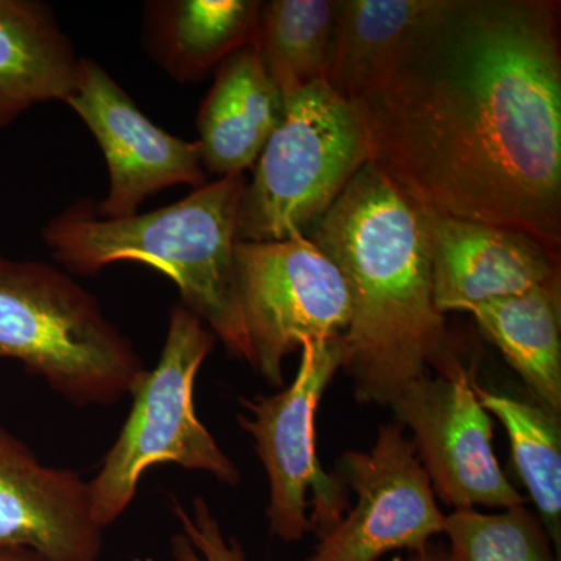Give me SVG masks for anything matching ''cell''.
<instances>
[{
    "label": "cell",
    "instance_id": "6da1fadb",
    "mask_svg": "<svg viewBox=\"0 0 561 561\" xmlns=\"http://www.w3.org/2000/svg\"><path fill=\"white\" fill-rule=\"evenodd\" d=\"M368 162L434 216L561 250V3L438 0L351 103Z\"/></svg>",
    "mask_w": 561,
    "mask_h": 561
},
{
    "label": "cell",
    "instance_id": "7a4b0ae2",
    "mask_svg": "<svg viewBox=\"0 0 561 561\" xmlns=\"http://www.w3.org/2000/svg\"><path fill=\"white\" fill-rule=\"evenodd\" d=\"M308 238L348 287L342 370L360 404L389 408L430 370L463 367L435 306L427 213L375 165L360 168Z\"/></svg>",
    "mask_w": 561,
    "mask_h": 561
},
{
    "label": "cell",
    "instance_id": "3957f363",
    "mask_svg": "<svg viewBox=\"0 0 561 561\" xmlns=\"http://www.w3.org/2000/svg\"><path fill=\"white\" fill-rule=\"evenodd\" d=\"M245 186V173H236L165 208L124 219H103L91 206H72L47 224L43 239L58 264L81 275L116 262H139L164 273L179 287L181 305L232 356L251 365L236 273Z\"/></svg>",
    "mask_w": 561,
    "mask_h": 561
},
{
    "label": "cell",
    "instance_id": "277c9868",
    "mask_svg": "<svg viewBox=\"0 0 561 561\" xmlns=\"http://www.w3.org/2000/svg\"><path fill=\"white\" fill-rule=\"evenodd\" d=\"M0 359L20 360L79 408L124 400L147 370L90 291L49 264L3 254Z\"/></svg>",
    "mask_w": 561,
    "mask_h": 561
},
{
    "label": "cell",
    "instance_id": "5b68a950",
    "mask_svg": "<svg viewBox=\"0 0 561 561\" xmlns=\"http://www.w3.org/2000/svg\"><path fill=\"white\" fill-rule=\"evenodd\" d=\"M213 332L190 309L175 306L160 360L130 391L131 411L101 470L88 482L92 518L105 530L130 507L151 467L175 463L239 485L241 472L195 412V378L214 348Z\"/></svg>",
    "mask_w": 561,
    "mask_h": 561
},
{
    "label": "cell",
    "instance_id": "8992f818",
    "mask_svg": "<svg viewBox=\"0 0 561 561\" xmlns=\"http://www.w3.org/2000/svg\"><path fill=\"white\" fill-rule=\"evenodd\" d=\"M367 162L364 128L350 102L327 81L294 92L247 181L238 241L308 236Z\"/></svg>",
    "mask_w": 561,
    "mask_h": 561
},
{
    "label": "cell",
    "instance_id": "52a82bcc",
    "mask_svg": "<svg viewBox=\"0 0 561 561\" xmlns=\"http://www.w3.org/2000/svg\"><path fill=\"white\" fill-rule=\"evenodd\" d=\"M300 351L294 382L271 397L242 400L249 415L238 416L267 472L268 530L286 542L300 541L309 531L319 538L350 508L346 483L321 467L316 435L321 398L342 370V341L308 342Z\"/></svg>",
    "mask_w": 561,
    "mask_h": 561
},
{
    "label": "cell",
    "instance_id": "ba28073f",
    "mask_svg": "<svg viewBox=\"0 0 561 561\" xmlns=\"http://www.w3.org/2000/svg\"><path fill=\"white\" fill-rule=\"evenodd\" d=\"M239 301L251 367L271 387L284 386V359L308 342L331 341L348 330L345 278L308 238L236 243Z\"/></svg>",
    "mask_w": 561,
    "mask_h": 561
},
{
    "label": "cell",
    "instance_id": "9c48e42d",
    "mask_svg": "<svg viewBox=\"0 0 561 561\" xmlns=\"http://www.w3.org/2000/svg\"><path fill=\"white\" fill-rule=\"evenodd\" d=\"M337 474L356 504L320 535L305 561H378L416 552L445 534V519L412 438L398 421L381 426L370 451H346Z\"/></svg>",
    "mask_w": 561,
    "mask_h": 561
},
{
    "label": "cell",
    "instance_id": "30bf717a",
    "mask_svg": "<svg viewBox=\"0 0 561 561\" xmlns=\"http://www.w3.org/2000/svg\"><path fill=\"white\" fill-rule=\"evenodd\" d=\"M476 375H427L398 394L389 408L412 442L434 493L454 511L526 505L505 478L493 448V424L474 391Z\"/></svg>",
    "mask_w": 561,
    "mask_h": 561
},
{
    "label": "cell",
    "instance_id": "8fae6325",
    "mask_svg": "<svg viewBox=\"0 0 561 561\" xmlns=\"http://www.w3.org/2000/svg\"><path fill=\"white\" fill-rule=\"evenodd\" d=\"M65 103L90 128L108 165V195L98 208L103 219L135 216L147 197L168 187L205 184L197 140L157 127L98 62L80 58Z\"/></svg>",
    "mask_w": 561,
    "mask_h": 561
},
{
    "label": "cell",
    "instance_id": "7c38bea8",
    "mask_svg": "<svg viewBox=\"0 0 561 561\" xmlns=\"http://www.w3.org/2000/svg\"><path fill=\"white\" fill-rule=\"evenodd\" d=\"M427 232L435 306L445 316L561 279L560 254L526 232L430 213Z\"/></svg>",
    "mask_w": 561,
    "mask_h": 561
},
{
    "label": "cell",
    "instance_id": "4fadbf2b",
    "mask_svg": "<svg viewBox=\"0 0 561 561\" xmlns=\"http://www.w3.org/2000/svg\"><path fill=\"white\" fill-rule=\"evenodd\" d=\"M0 542L58 561H99L103 530L79 472L47 467L0 426Z\"/></svg>",
    "mask_w": 561,
    "mask_h": 561
},
{
    "label": "cell",
    "instance_id": "5bb4252c",
    "mask_svg": "<svg viewBox=\"0 0 561 561\" xmlns=\"http://www.w3.org/2000/svg\"><path fill=\"white\" fill-rule=\"evenodd\" d=\"M284 114V95L268 79L253 47L230 55L197 117L206 173L224 176L253 168Z\"/></svg>",
    "mask_w": 561,
    "mask_h": 561
},
{
    "label": "cell",
    "instance_id": "9a60e30c",
    "mask_svg": "<svg viewBox=\"0 0 561 561\" xmlns=\"http://www.w3.org/2000/svg\"><path fill=\"white\" fill-rule=\"evenodd\" d=\"M80 58L49 7L0 0V128L47 102H66Z\"/></svg>",
    "mask_w": 561,
    "mask_h": 561
},
{
    "label": "cell",
    "instance_id": "2e32d148",
    "mask_svg": "<svg viewBox=\"0 0 561 561\" xmlns=\"http://www.w3.org/2000/svg\"><path fill=\"white\" fill-rule=\"evenodd\" d=\"M262 2L162 0L149 3L151 55L173 79L195 81L250 46Z\"/></svg>",
    "mask_w": 561,
    "mask_h": 561
},
{
    "label": "cell",
    "instance_id": "e0dca14e",
    "mask_svg": "<svg viewBox=\"0 0 561 561\" xmlns=\"http://www.w3.org/2000/svg\"><path fill=\"white\" fill-rule=\"evenodd\" d=\"M479 331L518 373L531 401L561 415V279L476 306Z\"/></svg>",
    "mask_w": 561,
    "mask_h": 561
},
{
    "label": "cell",
    "instance_id": "ac0fdd59",
    "mask_svg": "<svg viewBox=\"0 0 561 561\" xmlns=\"http://www.w3.org/2000/svg\"><path fill=\"white\" fill-rule=\"evenodd\" d=\"M438 0H339L327 83L346 102L378 88Z\"/></svg>",
    "mask_w": 561,
    "mask_h": 561
},
{
    "label": "cell",
    "instance_id": "d6986e66",
    "mask_svg": "<svg viewBox=\"0 0 561 561\" xmlns=\"http://www.w3.org/2000/svg\"><path fill=\"white\" fill-rule=\"evenodd\" d=\"M339 0H272L262 2L250 46L284 99L327 81Z\"/></svg>",
    "mask_w": 561,
    "mask_h": 561
},
{
    "label": "cell",
    "instance_id": "ffe728a7",
    "mask_svg": "<svg viewBox=\"0 0 561 561\" xmlns=\"http://www.w3.org/2000/svg\"><path fill=\"white\" fill-rule=\"evenodd\" d=\"M486 412L504 424L516 471L529 491L549 540L561 549V427L560 416L535 401L494 393L474 381Z\"/></svg>",
    "mask_w": 561,
    "mask_h": 561
},
{
    "label": "cell",
    "instance_id": "44dd1931",
    "mask_svg": "<svg viewBox=\"0 0 561 561\" xmlns=\"http://www.w3.org/2000/svg\"><path fill=\"white\" fill-rule=\"evenodd\" d=\"M449 561H560L540 519L526 505L501 513L476 508L446 515Z\"/></svg>",
    "mask_w": 561,
    "mask_h": 561
},
{
    "label": "cell",
    "instance_id": "7402d4cb",
    "mask_svg": "<svg viewBox=\"0 0 561 561\" xmlns=\"http://www.w3.org/2000/svg\"><path fill=\"white\" fill-rule=\"evenodd\" d=\"M171 508L181 527L172 538L173 560L247 561L241 542L225 537L219 519L203 497H195L187 508L171 496Z\"/></svg>",
    "mask_w": 561,
    "mask_h": 561
},
{
    "label": "cell",
    "instance_id": "603a6c76",
    "mask_svg": "<svg viewBox=\"0 0 561 561\" xmlns=\"http://www.w3.org/2000/svg\"><path fill=\"white\" fill-rule=\"evenodd\" d=\"M0 561H58L44 556V553L33 551V549L22 548V546L2 545L0 542Z\"/></svg>",
    "mask_w": 561,
    "mask_h": 561
},
{
    "label": "cell",
    "instance_id": "cb8c5ba5",
    "mask_svg": "<svg viewBox=\"0 0 561 561\" xmlns=\"http://www.w3.org/2000/svg\"><path fill=\"white\" fill-rule=\"evenodd\" d=\"M408 561H449L448 551H443L435 546H426L421 551L412 552Z\"/></svg>",
    "mask_w": 561,
    "mask_h": 561
}]
</instances>
